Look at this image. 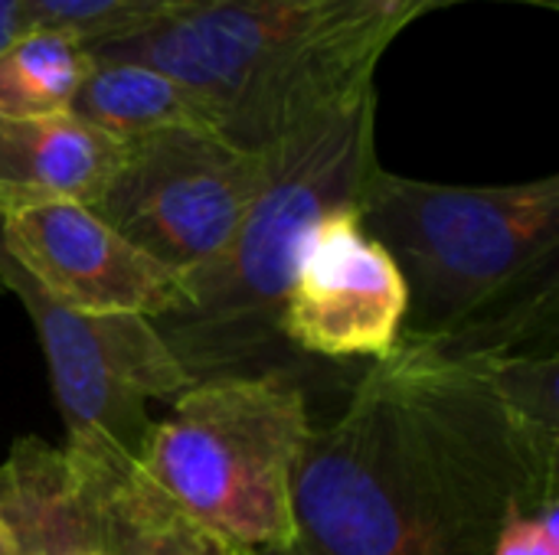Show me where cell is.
<instances>
[{
	"label": "cell",
	"mask_w": 559,
	"mask_h": 555,
	"mask_svg": "<svg viewBox=\"0 0 559 555\" xmlns=\"http://www.w3.org/2000/svg\"><path fill=\"white\" fill-rule=\"evenodd\" d=\"M514 507H559V468L478 366L400 340L331 425L308 429L292 555H495Z\"/></svg>",
	"instance_id": "obj_1"
},
{
	"label": "cell",
	"mask_w": 559,
	"mask_h": 555,
	"mask_svg": "<svg viewBox=\"0 0 559 555\" xmlns=\"http://www.w3.org/2000/svg\"><path fill=\"white\" fill-rule=\"evenodd\" d=\"M413 20L406 0H177L85 52L164 72L219 137L259 154L377 85L383 52Z\"/></svg>",
	"instance_id": "obj_2"
},
{
	"label": "cell",
	"mask_w": 559,
	"mask_h": 555,
	"mask_svg": "<svg viewBox=\"0 0 559 555\" xmlns=\"http://www.w3.org/2000/svg\"><path fill=\"white\" fill-rule=\"evenodd\" d=\"M377 85L318 111L262 154L252 206L219 255L183 275V307L154 330L193 383L285 373L328 383L282 337L285 294L311 229L334 209H357L377 170ZM334 366V363H324Z\"/></svg>",
	"instance_id": "obj_3"
},
{
	"label": "cell",
	"mask_w": 559,
	"mask_h": 555,
	"mask_svg": "<svg viewBox=\"0 0 559 555\" xmlns=\"http://www.w3.org/2000/svg\"><path fill=\"white\" fill-rule=\"evenodd\" d=\"M357 219L403 275L409 343L439 347L501 304L559 281V177L459 186L377 164Z\"/></svg>",
	"instance_id": "obj_4"
},
{
	"label": "cell",
	"mask_w": 559,
	"mask_h": 555,
	"mask_svg": "<svg viewBox=\"0 0 559 555\" xmlns=\"http://www.w3.org/2000/svg\"><path fill=\"white\" fill-rule=\"evenodd\" d=\"M285 373L193 383L154 422L141 471L236 555H292V474L311 402Z\"/></svg>",
	"instance_id": "obj_5"
},
{
	"label": "cell",
	"mask_w": 559,
	"mask_h": 555,
	"mask_svg": "<svg viewBox=\"0 0 559 555\" xmlns=\"http://www.w3.org/2000/svg\"><path fill=\"white\" fill-rule=\"evenodd\" d=\"M0 291L29 314L43 343L52 393L66 422L62 451L98 468H141L147 402H177L193 379L151 321L134 314H82L46 298L0 242Z\"/></svg>",
	"instance_id": "obj_6"
},
{
	"label": "cell",
	"mask_w": 559,
	"mask_h": 555,
	"mask_svg": "<svg viewBox=\"0 0 559 555\" xmlns=\"http://www.w3.org/2000/svg\"><path fill=\"white\" fill-rule=\"evenodd\" d=\"M121 144V160L88 209L177 275L219 255L255 200L262 154L210 128H164Z\"/></svg>",
	"instance_id": "obj_7"
},
{
	"label": "cell",
	"mask_w": 559,
	"mask_h": 555,
	"mask_svg": "<svg viewBox=\"0 0 559 555\" xmlns=\"http://www.w3.org/2000/svg\"><path fill=\"white\" fill-rule=\"evenodd\" d=\"M406 285L383 245L357 219L334 209L301 245L285 311V343L318 363L386 360L403 340Z\"/></svg>",
	"instance_id": "obj_8"
},
{
	"label": "cell",
	"mask_w": 559,
	"mask_h": 555,
	"mask_svg": "<svg viewBox=\"0 0 559 555\" xmlns=\"http://www.w3.org/2000/svg\"><path fill=\"white\" fill-rule=\"evenodd\" d=\"M0 242L56 304L82 314L170 317L183 307V275L154 262L82 203H46L0 216Z\"/></svg>",
	"instance_id": "obj_9"
},
{
	"label": "cell",
	"mask_w": 559,
	"mask_h": 555,
	"mask_svg": "<svg viewBox=\"0 0 559 555\" xmlns=\"http://www.w3.org/2000/svg\"><path fill=\"white\" fill-rule=\"evenodd\" d=\"M121 141L75 114H0V216L46 206H92L108 186Z\"/></svg>",
	"instance_id": "obj_10"
},
{
	"label": "cell",
	"mask_w": 559,
	"mask_h": 555,
	"mask_svg": "<svg viewBox=\"0 0 559 555\" xmlns=\"http://www.w3.org/2000/svg\"><path fill=\"white\" fill-rule=\"evenodd\" d=\"M0 517L13 555H105L75 464L43 438H16L0 464Z\"/></svg>",
	"instance_id": "obj_11"
},
{
	"label": "cell",
	"mask_w": 559,
	"mask_h": 555,
	"mask_svg": "<svg viewBox=\"0 0 559 555\" xmlns=\"http://www.w3.org/2000/svg\"><path fill=\"white\" fill-rule=\"evenodd\" d=\"M72 464L82 478L105 555H236L219 536L183 514L141 468Z\"/></svg>",
	"instance_id": "obj_12"
},
{
	"label": "cell",
	"mask_w": 559,
	"mask_h": 555,
	"mask_svg": "<svg viewBox=\"0 0 559 555\" xmlns=\"http://www.w3.org/2000/svg\"><path fill=\"white\" fill-rule=\"evenodd\" d=\"M69 114L115 141H134L164 128H210L203 108L183 85L151 65L124 59H92Z\"/></svg>",
	"instance_id": "obj_13"
},
{
	"label": "cell",
	"mask_w": 559,
	"mask_h": 555,
	"mask_svg": "<svg viewBox=\"0 0 559 555\" xmlns=\"http://www.w3.org/2000/svg\"><path fill=\"white\" fill-rule=\"evenodd\" d=\"M92 56L56 29H23L0 49V114H62L69 111Z\"/></svg>",
	"instance_id": "obj_14"
},
{
	"label": "cell",
	"mask_w": 559,
	"mask_h": 555,
	"mask_svg": "<svg viewBox=\"0 0 559 555\" xmlns=\"http://www.w3.org/2000/svg\"><path fill=\"white\" fill-rule=\"evenodd\" d=\"M478 366L508 412L514 415L518 429L524 432L531 451L559 468V353H508V357H488V360H465Z\"/></svg>",
	"instance_id": "obj_15"
},
{
	"label": "cell",
	"mask_w": 559,
	"mask_h": 555,
	"mask_svg": "<svg viewBox=\"0 0 559 555\" xmlns=\"http://www.w3.org/2000/svg\"><path fill=\"white\" fill-rule=\"evenodd\" d=\"M177 0H20L23 29H56L82 46L134 29Z\"/></svg>",
	"instance_id": "obj_16"
},
{
	"label": "cell",
	"mask_w": 559,
	"mask_h": 555,
	"mask_svg": "<svg viewBox=\"0 0 559 555\" xmlns=\"http://www.w3.org/2000/svg\"><path fill=\"white\" fill-rule=\"evenodd\" d=\"M495 555H559V507H514L498 533Z\"/></svg>",
	"instance_id": "obj_17"
},
{
	"label": "cell",
	"mask_w": 559,
	"mask_h": 555,
	"mask_svg": "<svg viewBox=\"0 0 559 555\" xmlns=\"http://www.w3.org/2000/svg\"><path fill=\"white\" fill-rule=\"evenodd\" d=\"M419 16L439 7H452V3H472V0H406ZM491 3H524V7H544V10H559V0H491Z\"/></svg>",
	"instance_id": "obj_18"
},
{
	"label": "cell",
	"mask_w": 559,
	"mask_h": 555,
	"mask_svg": "<svg viewBox=\"0 0 559 555\" xmlns=\"http://www.w3.org/2000/svg\"><path fill=\"white\" fill-rule=\"evenodd\" d=\"M20 33V0H0V49Z\"/></svg>",
	"instance_id": "obj_19"
},
{
	"label": "cell",
	"mask_w": 559,
	"mask_h": 555,
	"mask_svg": "<svg viewBox=\"0 0 559 555\" xmlns=\"http://www.w3.org/2000/svg\"><path fill=\"white\" fill-rule=\"evenodd\" d=\"M0 555H13V543H10V533L3 527V517H0Z\"/></svg>",
	"instance_id": "obj_20"
}]
</instances>
